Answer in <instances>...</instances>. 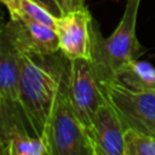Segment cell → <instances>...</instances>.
I'll use <instances>...</instances> for the list:
<instances>
[{"label": "cell", "mask_w": 155, "mask_h": 155, "mask_svg": "<svg viewBox=\"0 0 155 155\" xmlns=\"http://www.w3.org/2000/svg\"><path fill=\"white\" fill-rule=\"evenodd\" d=\"M17 51L19 103L31 132L45 139L69 58L62 51L51 54L35 53L21 48H17Z\"/></svg>", "instance_id": "6da1fadb"}, {"label": "cell", "mask_w": 155, "mask_h": 155, "mask_svg": "<svg viewBox=\"0 0 155 155\" xmlns=\"http://www.w3.org/2000/svg\"><path fill=\"white\" fill-rule=\"evenodd\" d=\"M140 0H127L122 17L107 39L101 34L99 27L93 22L92 29V58L102 86L116 80L117 74L131 62L137 61L145 48L136 35L137 16Z\"/></svg>", "instance_id": "7a4b0ae2"}, {"label": "cell", "mask_w": 155, "mask_h": 155, "mask_svg": "<svg viewBox=\"0 0 155 155\" xmlns=\"http://www.w3.org/2000/svg\"><path fill=\"white\" fill-rule=\"evenodd\" d=\"M68 75L69 64L61 80L45 138L48 155H94L88 134L73 108Z\"/></svg>", "instance_id": "3957f363"}, {"label": "cell", "mask_w": 155, "mask_h": 155, "mask_svg": "<svg viewBox=\"0 0 155 155\" xmlns=\"http://www.w3.org/2000/svg\"><path fill=\"white\" fill-rule=\"evenodd\" d=\"M18 76V51L2 25L0 27V109L7 147L10 139L16 134H34L19 103Z\"/></svg>", "instance_id": "277c9868"}, {"label": "cell", "mask_w": 155, "mask_h": 155, "mask_svg": "<svg viewBox=\"0 0 155 155\" xmlns=\"http://www.w3.org/2000/svg\"><path fill=\"white\" fill-rule=\"evenodd\" d=\"M108 102L126 128L155 136V92L132 88L117 80L103 85Z\"/></svg>", "instance_id": "5b68a950"}, {"label": "cell", "mask_w": 155, "mask_h": 155, "mask_svg": "<svg viewBox=\"0 0 155 155\" xmlns=\"http://www.w3.org/2000/svg\"><path fill=\"white\" fill-rule=\"evenodd\" d=\"M68 91L73 108L90 138L93 116L97 109L108 102L101 79L91 59H69Z\"/></svg>", "instance_id": "8992f818"}, {"label": "cell", "mask_w": 155, "mask_h": 155, "mask_svg": "<svg viewBox=\"0 0 155 155\" xmlns=\"http://www.w3.org/2000/svg\"><path fill=\"white\" fill-rule=\"evenodd\" d=\"M93 17L85 6L69 10L56 17L54 30L57 33L59 50L69 59L92 58V29Z\"/></svg>", "instance_id": "52a82bcc"}, {"label": "cell", "mask_w": 155, "mask_h": 155, "mask_svg": "<svg viewBox=\"0 0 155 155\" xmlns=\"http://www.w3.org/2000/svg\"><path fill=\"white\" fill-rule=\"evenodd\" d=\"M125 130L114 107L109 102L103 103L97 109L90 130L94 155H124Z\"/></svg>", "instance_id": "ba28073f"}, {"label": "cell", "mask_w": 155, "mask_h": 155, "mask_svg": "<svg viewBox=\"0 0 155 155\" xmlns=\"http://www.w3.org/2000/svg\"><path fill=\"white\" fill-rule=\"evenodd\" d=\"M5 30L17 48L44 54L61 51L57 33L50 25L19 16H10V21L5 23Z\"/></svg>", "instance_id": "9c48e42d"}, {"label": "cell", "mask_w": 155, "mask_h": 155, "mask_svg": "<svg viewBox=\"0 0 155 155\" xmlns=\"http://www.w3.org/2000/svg\"><path fill=\"white\" fill-rule=\"evenodd\" d=\"M116 80L132 88L155 92V68L139 59L126 65L117 74Z\"/></svg>", "instance_id": "30bf717a"}, {"label": "cell", "mask_w": 155, "mask_h": 155, "mask_svg": "<svg viewBox=\"0 0 155 155\" xmlns=\"http://www.w3.org/2000/svg\"><path fill=\"white\" fill-rule=\"evenodd\" d=\"M7 155H48V148L44 138L31 133H22L10 139Z\"/></svg>", "instance_id": "8fae6325"}, {"label": "cell", "mask_w": 155, "mask_h": 155, "mask_svg": "<svg viewBox=\"0 0 155 155\" xmlns=\"http://www.w3.org/2000/svg\"><path fill=\"white\" fill-rule=\"evenodd\" d=\"M124 139V155H155V136L126 128Z\"/></svg>", "instance_id": "7c38bea8"}, {"label": "cell", "mask_w": 155, "mask_h": 155, "mask_svg": "<svg viewBox=\"0 0 155 155\" xmlns=\"http://www.w3.org/2000/svg\"><path fill=\"white\" fill-rule=\"evenodd\" d=\"M10 16H19L33 22L50 25L52 28H54L56 23V17L35 0H17L16 11Z\"/></svg>", "instance_id": "4fadbf2b"}, {"label": "cell", "mask_w": 155, "mask_h": 155, "mask_svg": "<svg viewBox=\"0 0 155 155\" xmlns=\"http://www.w3.org/2000/svg\"><path fill=\"white\" fill-rule=\"evenodd\" d=\"M36 2H39L40 5H42L47 11H50L54 17H59L61 15H63V11L61 10L59 5L57 4L56 0H35Z\"/></svg>", "instance_id": "5bb4252c"}, {"label": "cell", "mask_w": 155, "mask_h": 155, "mask_svg": "<svg viewBox=\"0 0 155 155\" xmlns=\"http://www.w3.org/2000/svg\"><path fill=\"white\" fill-rule=\"evenodd\" d=\"M0 154H7V139L5 133V126L2 121L1 109H0Z\"/></svg>", "instance_id": "9a60e30c"}, {"label": "cell", "mask_w": 155, "mask_h": 155, "mask_svg": "<svg viewBox=\"0 0 155 155\" xmlns=\"http://www.w3.org/2000/svg\"><path fill=\"white\" fill-rule=\"evenodd\" d=\"M65 5H67V11H69L73 8L85 6V0H65Z\"/></svg>", "instance_id": "2e32d148"}, {"label": "cell", "mask_w": 155, "mask_h": 155, "mask_svg": "<svg viewBox=\"0 0 155 155\" xmlns=\"http://www.w3.org/2000/svg\"><path fill=\"white\" fill-rule=\"evenodd\" d=\"M0 2L6 7V10L8 11V13H13L16 11V4L17 0H0Z\"/></svg>", "instance_id": "e0dca14e"}, {"label": "cell", "mask_w": 155, "mask_h": 155, "mask_svg": "<svg viewBox=\"0 0 155 155\" xmlns=\"http://www.w3.org/2000/svg\"><path fill=\"white\" fill-rule=\"evenodd\" d=\"M2 4L0 2V27H2V25H5V12H4V10H2Z\"/></svg>", "instance_id": "ac0fdd59"}, {"label": "cell", "mask_w": 155, "mask_h": 155, "mask_svg": "<svg viewBox=\"0 0 155 155\" xmlns=\"http://www.w3.org/2000/svg\"><path fill=\"white\" fill-rule=\"evenodd\" d=\"M57 1V4L59 5V7H61V10L63 11V13L64 12H67V5H65V0H56Z\"/></svg>", "instance_id": "d6986e66"}]
</instances>
